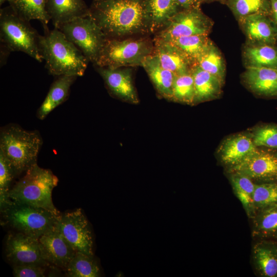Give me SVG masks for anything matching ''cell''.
Returning <instances> with one entry per match:
<instances>
[{
  "instance_id": "obj_1",
  "label": "cell",
  "mask_w": 277,
  "mask_h": 277,
  "mask_svg": "<svg viewBox=\"0 0 277 277\" xmlns=\"http://www.w3.org/2000/svg\"><path fill=\"white\" fill-rule=\"evenodd\" d=\"M89 11L107 38L151 33L147 0H93Z\"/></svg>"
},
{
  "instance_id": "obj_2",
  "label": "cell",
  "mask_w": 277,
  "mask_h": 277,
  "mask_svg": "<svg viewBox=\"0 0 277 277\" xmlns=\"http://www.w3.org/2000/svg\"><path fill=\"white\" fill-rule=\"evenodd\" d=\"M41 54L45 67L54 76H82L89 61L58 29L44 30L39 36Z\"/></svg>"
},
{
  "instance_id": "obj_3",
  "label": "cell",
  "mask_w": 277,
  "mask_h": 277,
  "mask_svg": "<svg viewBox=\"0 0 277 277\" xmlns=\"http://www.w3.org/2000/svg\"><path fill=\"white\" fill-rule=\"evenodd\" d=\"M21 178L9 192L13 201L40 207L61 216L53 203L52 192L58 183L57 177L48 169L34 164L25 171Z\"/></svg>"
},
{
  "instance_id": "obj_4",
  "label": "cell",
  "mask_w": 277,
  "mask_h": 277,
  "mask_svg": "<svg viewBox=\"0 0 277 277\" xmlns=\"http://www.w3.org/2000/svg\"><path fill=\"white\" fill-rule=\"evenodd\" d=\"M43 141L37 131H28L15 124L1 129L0 150L10 163L15 175L36 163Z\"/></svg>"
},
{
  "instance_id": "obj_5",
  "label": "cell",
  "mask_w": 277,
  "mask_h": 277,
  "mask_svg": "<svg viewBox=\"0 0 277 277\" xmlns=\"http://www.w3.org/2000/svg\"><path fill=\"white\" fill-rule=\"evenodd\" d=\"M28 21L18 15L9 6L0 11V40L12 51L24 52L39 62L40 35Z\"/></svg>"
},
{
  "instance_id": "obj_6",
  "label": "cell",
  "mask_w": 277,
  "mask_h": 277,
  "mask_svg": "<svg viewBox=\"0 0 277 277\" xmlns=\"http://www.w3.org/2000/svg\"><path fill=\"white\" fill-rule=\"evenodd\" d=\"M154 51L153 41L147 37L107 38L94 66L117 68L142 66Z\"/></svg>"
},
{
  "instance_id": "obj_7",
  "label": "cell",
  "mask_w": 277,
  "mask_h": 277,
  "mask_svg": "<svg viewBox=\"0 0 277 277\" xmlns=\"http://www.w3.org/2000/svg\"><path fill=\"white\" fill-rule=\"evenodd\" d=\"M1 211L7 224L18 232L37 239L55 226L62 216L42 208L12 200Z\"/></svg>"
},
{
  "instance_id": "obj_8",
  "label": "cell",
  "mask_w": 277,
  "mask_h": 277,
  "mask_svg": "<svg viewBox=\"0 0 277 277\" xmlns=\"http://www.w3.org/2000/svg\"><path fill=\"white\" fill-rule=\"evenodd\" d=\"M57 29L89 62L96 64L107 38L89 14L66 23Z\"/></svg>"
},
{
  "instance_id": "obj_9",
  "label": "cell",
  "mask_w": 277,
  "mask_h": 277,
  "mask_svg": "<svg viewBox=\"0 0 277 277\" xmlns=\"http://www.w3.org/2000/svg\"><path fill=\"white\" fill-rule=\"evenodd\" d=\"M212 21L200 8L182 9L176 13L158 32L155 37L168 40L183 36L207 35Z\"/></svg>"
},
{
  "instance_id": "obj_10",
  "label": "cell",
  "mask_w": 277,
  "mask_h": 277,
  "mask_svg": "<svg viewBox=\"0 0 277 277\" xmlns=\"http://www.w3.org/2000/svg\"><path fill=\"white\" fill-rule=\"evenodd\" d=\"M58 226L63 235L76 252L93 255L92 233L82 209L62 214Z\"/></svg>"
},
{
  "instance_id": "obj_11",
  "label": "cell",
  "mask_w": 277,
  "mask_h": 277,
  "mask_svg": "<svg viewBox=\"0 0 277 277\" xmlns=\"http://www.w3.org/2000/svg\"><path fill=\"white\" fill-rule=\"evenodd\" d=\"M5 252L13 265L34 264L46 266L49 264L42 256L38 239L20 232L8 234Z\"/></svg>"
},
{
  "instance_id": "obj_12",
  "label": "cell",
  "mask_w": 277,
  "mask_h": 277,
  "mask_svg": "<svg viewBox=\"0 0 277 277\" xmlns=\"http://www.w3.org/2000/svg\"><path fill=\"white\" fill-rule=\"evenodd\" d=\"M38 242L43 258L64 269L76 252L63 235L58 223L41 235Z\"/></svg>"
},
{
  "instance_id": "obj_13",
  "label": "cell",
  "mask_w": 277,
  "mask_h": 277,
  "mask_svg": "<svg viewBox=\"0 0 277 277\" xmlns=\"http://www.w3.org/2000/svg\"><path fill=\"white\" fill-rule=\"evenodd\" d=\"M94 67L103 78L110 94L130 103H138L130 69L125 67L114 69L97 66Z\"/></svg>"
},
{
  "instance_id": "obj_14",
  "label": "cell",
  "mask_w": 277,
  "mask_h": 277,
  "mask_svg": "<svg viewBox=\"0 0 277 277\" xmlns=\"http://www.w3.org/2000/svg\"><path fill=\"white\" fill-rule=\"evenodd\" d=\"M235 172L251 179L272 182L277 180V156L256 150L239 164L233 167Z\"/></svg>"
},
{
  "instance_id": "obj_15",
  "label": "cell",
  "mask_w": 277,
  "mask_h": 277,
  "mask_svg": "<svg viewBox=\"0 0 277 277\" xmlns=\"http://www.w3.org/2000/svg\"><path fill=\"white\" fill-rule=\"evenodd\" d=\"M247 38L255 44L274 45L277 25L270 15L256 14L239 19Z\"/></svg>"
},
{
  "instance_id": "obj_16",
  "label": "cell",
  "mask_w": 277,
  "mask_h": 277,
  "mask_svg": "<svg viewBox=\"0 0 277 277\" xmlns=\"http://www.w3.org/2000/svg\"><path fill=\"white\" fill-rule=\"evenodd\" d=\"M153 53L161 65L176 76L191 71L194 64L180 50L170 42L156 37L153 39Z\"/></svg>"
},
{
  "instance_id": "obj_17",
  "label": "cell",
  "mask_w": 277,
  "mask_h": 277,
  "mask_svg": "<svg viewBox=\"0 0 277 277\" xmlns=\"http://www.w3.org/2000/svg\"><path fill=\"white\" fill-rule=\"evenodd\" d=\"M243 78L247 86L255 93L277 96V68L247 66Z\"/></svg>"
},
{
  "instance_id": "obj_18",
  "label": "cell",
  "mask_w": 277,
  "mask_h": 277,
  "mask_svg": "<svg viewBox=\"0 0 277 277\" xmlns=\"http://www.w3.org/2000/svg\"><path fill=\"white\" fill-rule=\"evenodd\" d=\"M47 10L55 28L89 13L83 0H47Z\"/></svg>"
},
{
  "instance_id": "obj_19",
  "label": "cell",
  "mask_w": 277,
  "mask_h": 277,
  "mask_svg": "<svg viewBox=\"0 0 277 277\" xmlns=\"http://www.w3.org/2000/svg\"><path fill=\"white\" fill-rule=\"evenodd\" d=\"M256 150L252 138L246 135L239 134L226 139L220 147V153L222 161L233 167Z\"/></svg>"
},
{
  "instance_id": "obj_20",
  "label": "cell",
  "mask_w": 277,
  "mask_h": 277,
  "mask_svg": "<svg viewBox=\"0 0 277 277\" xmlns=\"http://www.w3.org/2000/svg\"><path fill=\"white\" fill-rule=\"evenodd\" d=\"M142 66L158 93L163 97L171 100L173 85L176 75L164 68L154 53L145 58Z\"/></svg>"
},
{
  "instance_id": "obj_21",
  "label": "cell",
  "mask_w": 277,
  "mask_h": 277,
  "mask_svg": "<svg viewBox=\"0 0 277 277\" xmlns=\"http://www.w3.org/2000/svg\"><path fill=\"white\" fill-rule=\"evenodd\" d=\"M77 77L66 75L56 76L37 110V116L39 120L45 119L53 109L67 100L71 86Z\"/></svg>"
},
{
  "instance_id": "obj_22",
  "label": "cell",
  "mask_w": 277,
  "mask_h": 277,
  "mask_svg": "<svg viewBox=\"0 0 277 277\" xmlns=\"http://www.w3.org/2000/svg\"><path fill=\"white\" fill-rule=\"evenodd\" d=\"M191 72L194 81L195 102L214 99L221 92L223 81L204 70L197 65H194Z\"/></svg>"
},
{
  "instance_id": "obj_23",
  "label": "cell",
  "mask_w": 277,
  "mask_h": 277,
  "mask_svg": "<svg viewBox=\"0 0 277 277\" xmlns=\"http://www.w3.org/2000/svg\"><path fill=\"white\" fill-rule=\"evenodd\" d=\"M253 258L258 272L265 277H277V244L268 241L253 247Z\"/></svg>"
},
{
  "instance_id": "obj_24",
  "label": "cell",
  "mask_w": 277,
  "mask_h": 277,
  "mask_svg": "<svg viewBox=\"0 0 277 277\" xmlns=\"http://www.w3.org/2000/svg\"><path fill=\"white\" fill-rule=\"evenodd\" d=\"M151 33L160 31L180 10L176 0H147Z\"/></svg>"
},
{
  "instance_id": "obj_25",
  "label": "cell",
  "mask_w": 277,
  "mask_h": 277,
  "mask_svg": "<svg viewBox=\"0 0 277 277\" xmlns=\"http://www.w3.org/2000/svg\"><path fill=\"white\" fill-rule=\"evenodd\" d=\"M9 6L21 17L30 21H39L44 30L50 21L47 10V0H8Z\"/></svg>"
},
{
  "instance_id": "obj_26",
  "label": "cell",
  "mask_w": 277,
  "mask_h": 277,
  "mask_svg": "<svg viewBox=\"0 0 277 277\" xmlns=\"http://www.w3.org/2000/svg\"><path fill=\"white\" fill-rule=\"evenodd\" d=\"M243 55L247 67L277 68V47L274 45L255 44L246 47Z\"/></svg>"
},
{
  "instance_id": "obj_27",
  "label": "cell",
  "mask_w": 277,
  "mask_h": 277,
  "mask_svg": "<svg viewBox=\"0 0 277 277\" xmlns=\"http://www.w3.org/2000/svg\"><path fill=\"white\" fill-rule=\"evenodd\" d=\"M165 41L177 47L194 64L212 43L208 35L204 34L183 36Z\"/></svg>"
},
{
  "instance_id": "obj_28",
  "label": "cell",
  "mask_w": 277,
  "mask_h": 277,
  "mask_svg": "<svg viewBox=\"0 0 277 277\" xmlns=\"http://www.w3.org/2000/svg\"><path fill=\"white\" fill-rule=\"evenodd\" d=\"M253 234L260 238L277 237V203L258 211L254 217Z\"/></svg>"
},
{
  "instance_id": "obj_29",
  "label": "cell",
  "mask_w": 277,
  "mask_h": 277,
  "mask_svg": "<svg viewBox=\"0 0 277 277\" xmlns=\"http://www.w3.org/2000/svg\"><path fill=\"white\" fill-rule=\"evenodd\" d=\"M70 277H97L100 276V269L93 255L76 252L66 268Z\"/></svg>"
},
{
  "instance_id": "obj_30",
  "label": "cell",
  "mask_w": 277,
  "mask_h": 277,
  "mask_svg": "<svg viewBox=\"0 0 277 277\" xmlns=\"http://www.w3.org/2000/svg\"><path fill=\"white\" fill-rule=\"evenodd\" d=\"M226 3L239 19L256 14L271 16L270 0H228Z\"/></svg>"
},
{
  "instance_id": "obj_31",
  "label": "cell",
  "mask_w": 277,
  "mask_h": 277,
  "mask_svg": "<svg viewBox=\"0 0 277 277\" xmlns=\"http://www.w3.org/2000/svg\"><path fill=\"white\" fill-rule=\"evenodd\" d=\"M234 192L244 207L247 213L251 216L254 212L253 208V194L255 184L248 176L235 172L231 176Z\"/></svg>"
},
{
  "instance_id": "obj_32",
  "label": "cell",
  "mask_w": 277,
  "mask_h": 277,
  "mask_svg": "<svg viewBox=\"0 0 277 277\" xmlns=\"http://www.w3.org/2000/svg\"><path fill=\"white\" fill-rule=\"evenodd\" d=\"M196 64L204 70L224 81L225 65L221 53L212 43L199 57Z\"/></svg>"
},
{
  "instance_id": "obj_33",
  "label": "cell",
  "mask_w": 277,
  "mask_h": 277,
  "mask_svg": "<svg viewBox=\"0 0 277 277\" xmlns=\"http://www.w3.org/2000/svg\"><path fill=\"white\" fill-rule=\"evenodd\" d=\"M171 100L188 104L194 103L195 89L191 71L176 76L173 85Z\"/></svg>"
},
{
  "instance_id": "obj_34",
  "label": "cell",
  "mask_w": 277,
  "mask_h": 277,
  "mask_svg": "<svg viewBox=\"0 0 277 277\" xmlns=\"http://www.w3.org/2000/svg\"><path fill=\"white\" fill-rule=\"evenodd\" d=\"M252 200L254 212L277 203V183L255 184Z\"/></svg>"
},
{
  "instance_id": "obj_35",
  "label": "cell",
  "mask_w": 277,
  "mask_h": 277,
  "mask_svg": "<svg viewBox=\"0 0 277 277\" xmlns=\"http://www.w3.org/2000/svg\"><path fill=\"white\" fill-rule=\"evenodd\" d=\"M15 175L14 170L3 152L0 150V207L3 209L11 200L8 194L11 183Z\"/></svg>"
},
{
  "instance_id": "obj_36",
  "label": "cell",
  "mask_w": 277,
  "mask_h": 277,
  "mask_svg": "<svg viewBox=\"0 0 277 277\" xmlns=\"http://www.w3.org/2000/svg\"><path fill=\"white\" fill-rule=\"evenodd\" d=\"M252 139L256 147L277 149V125L270 124L258 128Z\"/></svg>"
},
{
  "instance_id": "obj_37",
  "label": "cell",
  "mask_w": 277,
  "mask_h": 277,
  "mask_svg": "<svg viewBox=\"0 0 277 277\" xmlns=\"http://www.w3.org/2000/svg\"><path fill=\"white\" fill-rule=\"evenodd\" d=\"M45 266L34 264L14 265L13 273L15 277L45 276Z\"/></svg>"
},
{
  "instance_id": "obj_38",
  "label": "cell",
  "mask_w": 277,
  "mask_h": 277,
  "mask_svg": "<svg viewBox=\"0 0 277 277\" xmlns=\"http://www.w3.org/2000/svg\"><path fill=\"white\" fill-rule=\"evenodd\" d=\"M180 9H188L200 8L202 2L201 0H176Z\"/></svg>"
},
{
  "instance_id": "obj_39",
  "label": "cell",
  "mask_w": 277,
  "mask_h": 277,
  "mask_svg": "<svg viewBox=\"0 0 277 277\" xmlns=\"http://www.w3.org/2000/svg\"><path fill=\"white\" fill-rule=\"evenodd\" d=\"M11 51L4 44L1 43V65L5 64L7 57Z\"/></svg>"
},
{
  "instance_id": "obj_40",
  "label": "cell",
  "mask_w": 277,
  "mask_h": 277,
  "mask_svg": "<svg viewBox=\"0 0 277 277\" xmlns=\"http://www.w3.org/2000/svg\"><path fill=\"white\" fill-rule=\"evenodd\" d=\"M271 17L277 25V0H270Z\"/></svg>"
},
{
  "instance_id": "obj_41",
  "label": "cell",
  "mask_w": 277,
  "mask_h": 277,
  "mask_svg": "<svg viewBox=\"0 0 277 277\" xmlns=\"http://www.w3.org/2000/svg\"><path fill=\"white\" fill-rule=\"evenodd\" d=\"M202 3L205 2H213V1H219L221 3H225L226 2L225 0H201Z\"/></svg>"
},
{
  "instance_id": "obj_42",
  "label": "cell",
  "mask_w": 277,
  "mask_h": 277,
  "mask_svg": "<svg viewBox=\"0 0 277 277\" xmlns=\"http://www.w3.org/2000/svg\"><path fill=\"white\" fill-rule=\"evenodd\" d=\"M8 0H0V5H2L4 3L7 2Z\"/></svg>"
},
{
  "instance_id": "obj_43",
  "label": "cell",
  "mask_w": 277,
  "mask_h": 277,
  "mask_svg": "<svg viewBox=\"0 0 277 277\" xmlns=\"http://www.w3.org/2000/svg\"><path fill=\"white\" fill-rule=\"evenodd\" d=\"M276 155L277 156V154Z\"/></svg>"
}]
</instances>
